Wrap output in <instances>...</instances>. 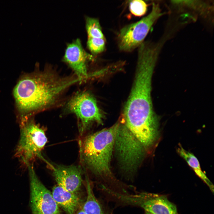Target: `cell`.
Masks as SVG:
<instances>
[{"label": "cell", "mask_w": 214, "mask_h": 214, "mask_svg": "<svg viewBox=\"0 0 214 214\" xmlns=\"http://www.w3.org/2000/svg\"><path fill=\"white\" fill-rule=\"evenodd\" d=\"M67 109L75 114L80 121L83 132L90 123H102L103 116L95 98L88 91L76 94L67 103Z\"/></svg>", "instance_id": "9"}, {"label": "cell", "mask_w": 214, "mask_h": 214, "mask_svg": "<svg viewBox=\"0 0 214 214\" xmlns=\"http://www.w3.org/2000/svg\"><path fill=\"white\" fill-rule=\"evenodd\" d=\"M106 39L88 38L87 45L91 52L96 55L104 51L106 46Z\"/></svg>", "instance_id": "17"}, {"label": "cell", "mask_w": 214, "mask_h": 214, "mask_svg": "<svg viewBox=\"0 0 214 214\" xmlns=\"http://www.w3.org/2000/svg\"><path fill=\"white\" fill-rule=\"evenodd\" d=\"M51 193L57 204L67 214H76L80 204L77 193L67 191L58 185L53 187Z\"/></svg>", "instance_id": "12"}, {"label": "cell", "mask_w": 214, "mask_h": 214, "mask_svg": "<svg viewBox=\"0 0 214 214\" xmlns=\"http://www.w3.org/2000/svg\"><path fill=\"white\" fill-rule=\"evenodd\" d=\"M51 168L57 185L66 190L77 193L82 184L81 171L74 165L64 166L53 165L48 163Z\"/></svg>", "instance_id": "11"}, {"label": "cell", "mask_w": 214, "mask_h": 214, "mask_svg": "<svg viewBox=\"0 0 214 214\" xmlns=\"http://www.w3.org/2000/svg\"><path fill=\"white\" fill-rule=\"evenodd\" d=\"M145 214H151V213H149L147 212H145Z\"/></svg>", "instance_id": "20"}, {"label": "cell", "mask_w": 214, "mask_h": 214, "mask_svg": "<svg viewBox=\"0 0 214 214\" xmlns=\"http://www.w3.org/2000/svg\"><path fill=\"white\" fill-rule=\"evenodd\" d=\"M162 14L159 3L154 2L151 11L147 15L122 28L117 37L119 51L130 52L138 48L144 42L152 26Z\"/></svg>", "instance_id": "6"}, {"label": "cell", "mask_w": 214, "mask_h": 214, "mask_svg": "<svg viewBox=\"0 0 214 214\" xmlns=\"http://www.w3.org/2000/svg\"><path fill=\"white\" fill-rule=\"evenodd\" d=\"M156 62L149 56L137 57L134 81L124 111L125 125L144 144L152 142L158 134V122L153 111L151 95Z\"/></svg>", "instance_id": "1"}, {"label": "cell", "mask_w": 214, "mask_h": 214, "mask_svg": "<svg viewBox=\"0 0 214 214\" xmlns=\"http://www.w3.org/2000/svg\"><path fill=\"white\" fill-rule=\"evenodd\" d=\"M171 3L175 6L190 10L204 18L209 17L213 10L210 3L202 1L175 0Z\"/></svg>", "instance_id": "13"}, {"label": "cell", "mask_w": 214, "mask_h": 214, "mask_svg": "<svg viewBox=\"0 0 214 214\" xmlns=\"http://www.w3.org/2000/svg\"><path fill=\"white\" fill-rule=\"evenodd\" d=\"M177 151L179 154L185 160L193 169L196 175L207 184L213 193V185L202 171L197 158L193 154L185 150L180 145H179Z\"/></svg>", "instance_id": "14"}, {"label": "cell", "mask_w": 214, "mask_h": 214, "mask_svg": "<svg viewBox=\"0 0 214 214\" xmlns=\"http://www.w3.org/2000/svg\"><path fill=\"white\" fill-rule=\"evenodd\" d=\"M119 122L86 136L81 143V159L95 174L105 179L113 180L110 163Z\"/></svg>", "instance_id": "3"}, {"label": "cell", "mask_w": 214, "mask_h": 214, "mask_svg": "<svg viewBox=\"0 0 214 214\" xmlns=\"http://www.w3.org/2000/svg\"><path fill=\"white\" fill-rule=\"evenodd\" d=\"M88 59L93 60V57L84 50L79 39L67 45L64 61L73 70L76 76L84 81L91 76L87 72L86 63Z\"/></svg>", "instance_id": "10"}, {"label": "cell", "mask_w": 214, "mask_h": 214, "mask_svg": "<svg viewBox=\"0 0 214 214\" xmlns=\"http://www.w3.org/2000/svg\"><path fill=\"white\" fill-rule=\"evenodd\" d=\"M147 4L144 1L140 0L130 1L129 9L131 13L135 16L144 15L147 10Z\"/></svg>", "instance_id": "18"}, {"label": "cell", "mask_w": 214, "mask_h": 214, "mask_svg": "<svg viewBox=\"0 0 214 214\" xmlns=\"http://www.w3.org/2000/svg\"><path fill=\"white\" fill-rule=\"evenodd\" d=\"M87 197L82 208L87 214H105L103 210L94 195L89 180L86 178Z\"/></svg>", "instance_id": "15"}, {"label": "cell", "mask_w": 214, "mask_h": 214, "mask_svg": "<svg viewBox=\"0 0 214 214\" xmlns=\"http://www.w3.org/2000/svg\"><path fill=\"white\" fill-rule=\"evenodd\" d=\"M86 29L88 38L106 39L97 18L86 17Z\"/></svg>", "instance_id": "16"}, {"label": "cell", "mask_w": 214, "mask_h": 214, "mask_svg": "<svg viewBox=\"0 0 214 214\" xmlns=\"http://www.w3.org/2000/svg\"><path fill=\"white\" fill-rule=\"evenodd\" d=\"M114 147L122 171L128 176L133 175L142 161L146 150L124 122H119Z\"/></svg>", "instance_id": "4"}, {"label": "cell", "mask_w": 214, "mask_h": 214, "mask_svg": "<svg viewBox=\"0 0 214 214\" xmlns=\"http://www.w3.org/2000/svg\"><path fill=\"white\" fill-rule=\"evenodd\" d=\"M115 197L124 204L140 207L152 214H179L176 205L166 195L146 192L131 194L117 193Z\"/></svg>", "instance_id": "7"}, {"label": "cell", "mask_w": 214, "mask_h": 214, "mask_svg": "<svg viewBox=\"0 0 214 214\" xmlns=\"http://www.w3.org/2000/svg\"><path fill=\"white\" fill-rule=\"evenodd\" d=\"M75 214H87L82 209H78L77 211Z\"/></svg>", "instance_id": "19"}, {"label": "cell", "mask_w": 214, "mask_h": 214, "mask_svg": "<svg viewBox=\"0 0 214 214\" xmlns=\"http://www.w3.org/2000/svg\"><path fill=\"white\" fill-rule=\"evenodd\" d=\"M20 136L15 156L27 167L41 152L47 141L44 130L30 119L20 125Z\"/></svg>", "instance_id": "5"}, {"label": "cell", "mask_w": 214, "mask_h": 214, "mask_svg": "<svg viewBox=\"0 0 214 214\" xmlns=\"http://www.w3.org/2000/svg\"><path fill=\"white\" fill-rule=\"evenodd\" d=\"M27 167L30 181V204L32 214H60L59 206L52 193L38 178L33 164Z\"/></svg>", "instance_id": "8"}, {"label": "cell", "mask_w": 214, "mask_h": 214, "mask_svg": "<svg viewBox=\"0 0 214 214\" xmlns=\"http://www.w3.org/2000/svg\"><path fill=\"white\" fill-rule=\"evenodd\" d=\"M81 81L76 76L62 77L46 70L22 76L13 90L20 125L32 114L54 106L65 90Z\"/></svg>", "instance_id": "2"}]
</instances>
